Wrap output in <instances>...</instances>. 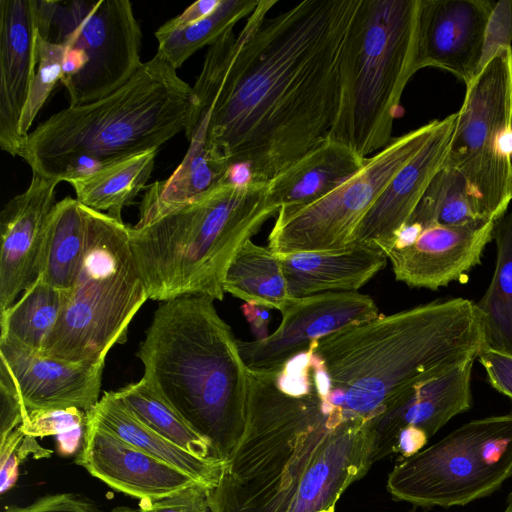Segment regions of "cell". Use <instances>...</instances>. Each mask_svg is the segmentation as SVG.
Segmentation results:
<instances>
[{"mask_svg":"<svg viewBox=\"0 0 512 512\" xmlns=\"http://www.w3.org/2000/svg\"><path fill=\"white\" fill-rule=\"evenodd\" d=\"M225 292L280 312L294 299L290 296L278 256L248 240L231 261L224 278Z\"/></svg>","mask_w":512,"mask_h":512,"instance_id":"83f0119b","label":"cell"},{"mask_svg":"<svg viewBox=\"0 0 512 512\" xmlns=\"http://www.w3.org/2000/svg\"><path fill=\"white\" fill-rule=\"evenodd\" d=\"M112 512H139L128 507H116Z\"/></svg>","mask_w":512,"mask_h":512,"instance_id":"ee69618b","label":"cell"},{"mask_svg":"<svg viewBox=\"0 0 512 512\" xmlns=\"http://www.w3.org/2000/svg\"><path fill=\"white\" fill-rule=\"evenodd\" d=\"M279 327L255 341L237 340L241 357L249 370L277 371L313 343L344 327L379 317L369 295L356 291L325 292L294 298L282 311Z\"/></svg>","mask_w":512,"mask_h":512,"instance_id":"4fadbf2b","label":"cell"},{"mask_svg":"<svg viewBox=\"0 0 512 512\" xmlns=\"http://www.w3.org/2000/svg\"><path fill=\"white\" fill-rule=\"evenodd\" d=\"M444 166L466 180L485 222L512 200V47H500L466 85Z\"/></svg>","mask_w":512,"mask_h":512,"instance_id":"30bf717a","label":"cell"},{"mask_svg":"<svg viewBox=\"0 0 512 512\" xmlns=\"http://www.w3.org/2000/svg\"><path fill=\"white\" fill-rule=\"evenodd\" d=\"M259 0L240 32L209 46L191 88L186 138L197 127L230 167L269 182L329 139L343 59L361 0H304L274 16Z\"/></svg>","mask_w":512,"mask_h":512,"instance_id":"6da1fadb","label":"cell"},{"mask_svg":"<svg viewBox=\"0 0 512 512\" xmlns=\"http://www.w3.org/2000/svg\"><path fill=\"white\" fill-rule=\"evenodd\" d=\"M114 394L140 421L168 441L200 458H219L213 445L196 432L143 377L114 391Z\"/></svg>","mask_w":512,"mask_h":512,"instance_id":"4dcf8cb0","label":"cell"},{"mask_svg":"<svg viewBox=\"0 0 512 512\" xmlns=\"http://www.w3.org/2000/svg\"><path fill=\"white\" fill-rule=\"evenodd\" d=\"M277 371L248 369L246 424L210 512H335L374 464L370 419L335 406L315 388L291 395Z\"/></svg>","mask_w":512,"mask_h":512,"instance_id":"7a4b0ae2","label":"cell"},{"mask_svg":"<svg viewBox=\"0 0 512 512\" xmlns=\"http://www.w3.org/2000/svg\"><path fill=\"white\" fill-rule=\"evenodd\" d=\"M67 291L38 278L19 299L0 313V339L40 353L62 313Z\"/></svg>","mask_w":512,"mask_h":512,"instance_id":"f546056e","label":"cell"},{"mask_svg":"<svg viewBox=\"0 0 512 512\" xmlns=\"http://www.w3.org/2000/svg\"><path fill=\"white\" fill-rule=\"evenodd\" d=\"M187 140L188 150L172 175L155 181L146 190L139 207L138 225L186 205L228 181L231 167L209 147L205 130L196 128Z\"/></svg>","mask_w":512,"mask_h":512,"instance_id":"cb8c5ba5","label":"cell"},{"mask_svg":"<svg viewBox=\"0 0 512 512\" xmlns=\"http://www.w3.org/2000/svg\"><path fill=\"white\" fill-rule=\"evenodd\" d=\"M484 346L483 314L457 297L344 327L321 338L314 352L330 377L329 401L372 419L411 387L477 358Z\"/></svg>","mask_w":512,"mask_h":512,"instance_id":"3957f363","label":"cell"},{"mask_svg":"<svg viewBox=\"0 0 512 512\" xmlns=\"http://www.w3.org/2000/svg\"><path fill=\"white\" fill-rule=\"evenodd\" d=\"M276 255L292 298L356 291L387 263L385 253L378 246L357 242L338 250Z\"/></svg>","mask_w":512,"mask_h":512,"instance_id":"7402d4cb","label":"cell"},{"mask_svg":"<svg viewBox=\"0 0 512 512\" xmlns=\"http://www.w3.org/2000/svg\"><path fill=\"white\" fill-rule=\"evenodd\" d=\"M87 415L127 443L172 465L213 490L220 482L227 461L200 458L168 441L140 421L114 394L107 391Z\"/></svg>","mask_w":512,"mask_h":512,"instance_id":"d4e9b609","label":"cell"},{"mask_svg":"<svg viewBox=\"0 0 512 512\" xmlns=\"http://www.w3.org/2000/svg\"><path fill=\"white\" fill-rule=\"evenodd\" d=\"M38 62L29 97L23 110L19 131L27 140L29 129L56 83L61 80L66 48L40 35L36 36Z\"/></svg>","mask_w":512,"mask_h":512,"instance_id":"e575fe53","label":"cell"},{"mask_svg":"<svg viewBox=\"0 0 512 512\" xmlns=\"http://www.w3.org/2000/svg\"><path fill=\"white\" fill-rule=\"evenodd\" d=\"M504 512H507V511H504Z\"/></svg>","mask_w":512,"mask_h":512,"instance_id":"7dc6e473","label":"cell"},{"mask_svg":"<svg viewBox=\"0 0 512 512\" xmlns=\"http://www.w3.org/2000/svg\"><path fill=\"white\" fill-rule=\"evenodd\" d=\"M421 0H361L342 65L341 97L329 139L364 160L392 138L416 66Z\"/></svg>","mask_w":512,"mask_h":512,"instance_id":"52a82bcc","label":"cell"},{"mask_svg":"<svg viewBox=\"0 0 512 512\" xmlns=\"http://www.w3.org/2000/svg\"><path fill=\"white\" fill-rule=\"evenodd\" d=\"M87 412L78 408L27 411L19 426L25 435L54 436L62 456L74 454L82 446Z\"/></svg>","mask_w":512,"mask_h":512,"instance_id":"836d02e7","label":"cell"},{"mask_svg":"<svg viewBox=\"0 0 512 512\" xmlns=\"http://www.w3.org/2000/svg\"><path fill=\"white\" fill-rule=\"evenodd\" d=\"M76 463L114 490L140 500H158L201 485L187 473L127 443L88 415Z\"/></svg>","mask_w":512,"mask_h":512,"instance_id":"e0dca14e","label":"cell"},{"mask_svg":"<svg viewBox=\"0 0 512 512\" xmlns=\"http://www.w3.org/2000/svg\"><path fill=\"white\" fill-rule=\"evenodd\" d=\"M36 18L40 35L83 57L82 69L62 82L71 106L111 94L143 63L142 32L128 0H36Z\"/></svg>","mask_w":512,"mask_h":512,"instance_id":"8fae6325","label":"cell"},{"mask_svg":"<svg viewBox=\"0 0 512 512\" xmlns=\"http://www.w3.org/2000/svg\"><path fill=\"white\" fill-rule=\"evenodd\" d=\"M242 308L244 316L258 339L267 337L268 324L270 321L268 308L252 303H245Z\"/></svg>","mask_w":512,"mask_h":512,"instance_id":"7bdbcfd3","label":"cell"},{"mask_svg":"<svg viewBox=\"0 0 512 512\" xmlns=\"http://www.w3.org/2000/svg\"><path fill=\"white\" fill-rule=\"evenodd\" d=\"M87 229V206L69 196L56 202L47 225L38 278L60 290H69L83 260Z\"/></svg>","mask_w":512,"mask_h":512,"instance_id":"4316f807","label":"cell"},{"mask_svg":"<svg viewBox=\"0 0 512 512\" xmlns=\"http://www.w3.org/2000/svg\"><path fill=\"white\" fill-rule=\"evenodd\" d=\"M211 490L195 485L158 500H140L139 512H207Z\"/></svg>","mask_w":512,"mask_h":512,"instance_id":"d590c367","label":"cell"},{"mask_svg":"<svg viewBox=\"0 0 512 512\" xmlns=\"http://www.w3.org/2000/svg\"><path fill=\"white\" fill-rule=\"evenodd\" d=\"M213 301H162L137 356L143 378L227 461L245 429L248 368Z\"/></svg>","mask_w":512,"mask_h":512,"instance_id":"277c9868","label":"cell"},{"mask_svg":"<svg viewBox=\"0 0 512 512\" xmlns=\"http://www.w3.org/2000/svg\"><path fill=\"white\" fill-rule=\"evenodd\" d=\"M57 179L33 173L27 189L11 198L0 214V313L40 276Z\"/></svg>","mask_w":512,"mask_h":512,"instance_id":"9a60e30c","label":"cell"},{"mask_svg":"<svg viewBox=\"0 0 512 512\" xmlns=\"http://www.w3.org/2000/svg\"><path fill=\"white\" fill-rule=\"evenodd\" d=\"M364 160L328 139L268 182V200L278 211L309 205L357 173Z\"/></svg>","mask_w":512,"mask_h":512,"instance_id":"603a6c76","label":"cell"},{"mask_svg":"<svg viewBox=\"0 0 512 512\" xmlns=\"http://www.w3.org/2000/svg\"><path fill=\"white\" fill-rule=\"evenodd\" d=\"M26 435L18 426L9 435L0 438V490L5 493L14 486L21 462L19 447Z\"/></svg>","mask_w":512,"mask_h":512,"instance_id":"ab89813d","label":"cell"},{"mask_svg":"<svg viewBox=\"0 0 512 512\" xmlns=\"http://www.w3.org/2000/svg\"><path fill=\"white\" fill-rule=\"evenodd\" d=\"M0 438L13 432L21 425L23 416L27 412L11 383L0 375Z\"/></svg>","mask_w":512,"mask_h":512,"instance_id":"60d3db41","label":"cell"},{"mask_svg":"<svg viewBox=\"0 0 512 512\" xmlns=\"http://www.w3.org/2000/svg\"><path fill=\"white\" fill-rule=\"evenodd\" d=\"M221 0H198L189 5L181 14L168 20L162 26L163 29H176L189 26L211 14Z\"/></svg>","mask_w":512,"mask_h":512,"instance_id":"b9f144b4","label":"cell"},{"mask_svg":"<svg viewBox=\"0 0 512 512\" xmlns=\"http://www.w3.org/2000/svg\"><path fill=\"white\" fill-rule=\"evenodd\" d=\"M432 120L393 138L364 160L361 169L321 199L302 207H281L268 238L276 254L338 250L353 234L394 176L425 146L439 128Z\"/></svg>","mask_w":512,"mask_h":512,"instance_id":"7c38bea8","label":"cell"},{"mask_svg":"<svg viewBox=\"0 0 512 512\" xmlns=\"http://www.w3.org/2000/svg\"><path fill=\"white\" fill-rule=\"evenodd\" d=\"M207 512H210L209 510Z\"/></svg>","mask_w":512,"mask_h":512,"instance_id":"bcb514c9","label":"cell"},{"mask_svg":"<svg viewBox=\"0 0 512 512\" xmlns=\"http://www.w3.org/2000/svg\"><path fill=\"white\" fill-rule=\"evenodd\" d=\"M457 112L441 119L435 134L394 176L358 224L352 243H370L383 252L408 222L434 176L444 166Z\"/></svg>","mask_w":512,"mask_h":512,"instance_id":"44dd1931","label":"cell"},{"mask_svg":"<svg viewBox=\"0 0 512 512\" xmlns=\"http://www.w3.org/2000/svg\"><path fill=\"white\" fill-rule=\"evenodd\" d=\"M496 222L462 226L431 224L413 243L385 252L396 280L409 287L437 290L458 281L477 265L492 240Z\"/></svg>","mask_w":512,"mask_h":512,"instance_id":"ac0fdd59","label":"cell"},{"mask_svg":"<svg viewBox=\"0 0 512 512\" xmlns=\"http://www.w3.org/2000/svg\"><path fill=\"white\" fill-rule=\"evenodd\" d=\"M147 299L128 226L88 207L83 260L40 354L75 363L105 360L127 340L129 324Z\"/></svg>","mask_w":512,"mask_h":512,"instance_id":"ba28073f","label":"cell"},{"mask_svg":"<svg viewBox=\"0 0 512 512\" xmlns=\"http://www.w3.org/2000/svg\"><path fill=\"white\" fill-rule=\"evenodd\" d=\"M505 511L512 512V491L509 493L507 497V507Z\"/></svg>","mask_w":512,"mask_h":512,"instance_id":"f6af8a7d","label":"cell"},{"mask_svg":"<svg viewBox=\"0 0 512 512\" xmlns=\"http://www.w3.org/2000/svg\"><path fill=\"white\" fill-rule=\"evenodd\" d=\"M104 366L105 360L68 362L0 339V375L11 383L26 411L89 412L99 401Z\"/></svg>","mask_w":512,"mask_h":512,"instance_id":"5bb4252c","label":"cell"},{"mask_svg":"<svg viewBox=\"0 0 512 512\" xmlns=\"http://www.w3.org/2000/svg\"><path fill=\"white\" fill-rule=\"evenodd\" d=\"M511 40L512 1H498L487 27L484 52L479 70L500 47L511 46Z\"/></svg>","mask_w":512,"mask_h":512,"instance_id":"74e56055","label":"cell"},{"mask_svg":"<svg viewBox=\"0 0 512 512\" xmlns=\"http://www.w3.org/2000/svg\"><path fill=\"white\" fill-rule=\"evenodd\" d=\"M3 512H103L91 499L78 493H56L24 506H11Z\"/></svg>","mask_w":512,"mask_h":512,"instance_id":"8d00e7d4","label":"cell"},{"mask_svg":"<svg viewBox=\"0 0 512 512\" xmlns=\"http://www.w3.org/2000/svg\"><path fill=\"white\" fill-rule=\"evenodd\" d=\"M477 359L490 385L512 399V354L484 346Z\"/></svg>","mask_w":512,"mask_h":512,"instance_id":"f35d334b","label":"cell"},{"mask_svg":"<svg viewBox=\"0 0 512 512\" xmlns=\"http://www.w3.org/2000/svg\"><path fill=\"white\" fill-rule=\"evenodd\" d=\"M268 182H223L196 200L145 224L128 226L148 298H224L226 271L239 249L278 213Z\"/></svg>","mask_w":512,"mask_h":512,"instance_id":"8992f818","label":"cell"},{"mask_svg":"<svg viewBox=\"0 0 512 512\" xmlns=\"http://www.w3.org/2000/svg\"><path fill=\"white\" fill-rule=\"evenodd\" d=\"M496 265L482 298L475 302L484 317L485 345L512 354V211L495 224Z\"/></svg>","mask_w":512,"mask_h":512,"instance_id":"f1b7e54d","label":"cell"},{"mask_svg":"<svg viewBox=\"0 0 512 512\" xmlns=\"http://www.w3.org/2000/svg\"><path fill=\"white\" fill-rule=\"evenodd\" d=\"M159 148L115 161L72 178L76 199L83 205L122 220L121 212L145 187L151 177Z\"/></svg>","mask_w":512,"mask_h":512,"instance_id":"484cf974","label":"cell"},{"mask_svg":"<svg viewBox=\"0 0 512 512\" xmlns=\"http://www.w3.org/2000/svg\"><path fill=\"white\" fill-rule=\"evenodd\" d=\"M512 477V415L470 421L434 445L398 460L387 490L399 501L431 508L463 506Z\"/></svg>","mask_w":512,"mask_h":512,"instance_id":"9c48e42d","label":"cell"},{"mask_svg":"<svg viewBox=\"0 0 512 512\" xmlns=\"http://www.w3.org/2000/svg\"><path fill=\"white\" fill-rule=\"evenodd\" d=\"M159 54L111 94L62 109L29 133L21 158L32 172L69 181L185 131L191 86Z\"/></svg>","mask_w":512,"mask_h":512,"instance_id":"5b68a950","label":"cell"},{"mask_svg":"<svg viewBox=\"0 0 512 512\" xmlns=\"http://www.w3.org/2000/svg\"><path fill=\"white\" fill-rule=\"evenodd\" d=\"M496 2L421 0L416 66L444 69L466 85L477 74Z\"/></svg>","mask_w":512,"mask_h":512,"instance_id":"2e32d148","label":"cell"},{"mask_svg":"<svg viewBox=\"0 0 512 512\" xmlns=\"http://www.w3.org/2000/svg\"><path fill=\"white\" fill-rule=\"evenodd\" d=\"M258 2L221 0L211 14L189 26L169 30L159 27L155 32L156 53L178 69L199 49L211 46L240 20L247 18Z\"/></svg>","mask_w":512,"mask_h":512,"instance_id":"1f68e13d","label":"cell"},{"mask_svg":"<svg viewBox=\"0 0 512 512\" xmlns=\"http://www.w3.org/2000/svg\"><path fill=\"white\" fill-rule=\"evenodd\" d=\"M434 223L448 226L487 223L480 217L464 177L447 166L434 176L406 224L423 229Z\"/></svg>","mask_w":512,"mask_h":512,"instance_id":"d6a6232c","label":"cell"},{"mask_svg":"<svg viewBox=\"0 0 512 512\" xmlns=\"http://www.w3.org/2000/svg\"><path fill=\"white\" fill-rule=\"evenodd\" d=\"M471 358L451 371L419 383L400 395L386 410L370 419L374 433V463L393 454L395 439L407 427L432 437L454 416L472 407Z\"/></svg>","mask_w":512,"mask_h":512,"instance_id":"ffe728a7","label":"cell"},{"mask_svg":"<svg viewBox=\"0 0 512 512\" xmlns=\"http://www.w3.org/2000/svg\"><path fill=\"white\" fill-rule=\"evenodd\" d=\"M36 0L0 1V147L21 157L19 123L35 76Z\"/></svg>","mask_w":512,"mask_h":512,"instance_id":"d6986e66","label":"cell"}]
</instances>
